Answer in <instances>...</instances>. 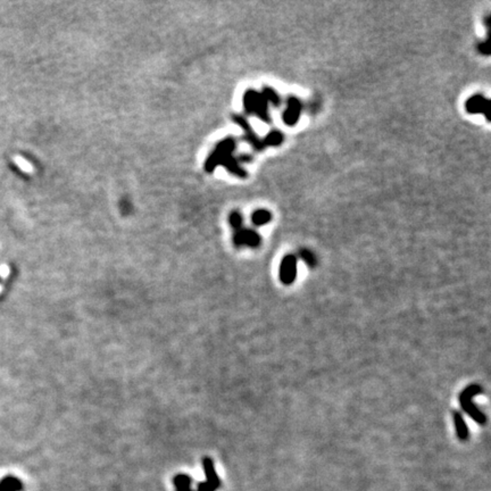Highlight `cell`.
Wrapping results in <instances>:
<instances>
[{
  "instance_id": "6da1fadb",
  "label": "cell",
  "mask_w": 491,
  "mask_h": 491,
  "mask_svg": "<svg viewBox=\"0 0 491 491\" xmlns=\"http://www.w3.org/2000/svg\"><path fill=\"white\" fill-rule=\"evenodd\" d=\"M235 148V142L232 138L224 139L217 145L214 152L209 156V158L206 162V170L213 171L216 165H224L232 174L237 175L240 178L246 177V172L239 166L237 160L233 158L232 152Z\"/></svg>"
},
{
  "instance_id": "7a4b0ae2",
  "label": "cell",
  "mask_w": 491,
  "mask_h": 491,
  "mask_svg": "<svg viewBox=\"0 0 491 491\" xmlns=\"http://www.w3.org/2000/svg\"><path fill=\"white\" fill-rule=\"evenodd\" d=\"M482 389L479 384L468 385L467 388H465L462 392H460L459 403L460 406H462V410L465 412L471 418H473L475 422L479 423V424L483 425L486 424L487 422V416L479 410V407L473 402L474 397L480 395Z\"/></svg>"
},
{
  "instance_id": "3957f363",
  "label": "cell",
  "mask_w": 491,
  "mask_h": 491,
  "mask_svg": "<svg viewBox=\"0 0 491 491\" xmlns=\"http://www.w3.org/2000/svg\"><path fill=\"white\" fill-rule=\"evenodd\" d=\"M243 105L249 114L257 115L264 122H269L268 103L262 93L248 90L243 96Z\"/></svg>"
},
{
  "instance_id": "277c9868",
  "label": "cell",
  "mask_w": 491,
  "mask_h": 491,
  "mask_svg": "<svg viewBox=\"0 0 491 491\" xmlns=\"http://www.w3.org/2000/svg\"><path fill=\"white\" fill-rule=\"evenodd\" d=\"M202 466H204L206 480L204 482L198 483L197 489L192 491H216L221 487V480L216 474L214 462L209 457H205L202 459Z\"/></svg>"
},
{
  "instance_id": "5b68a950",
  "label": "cell",
  "mask_w": 491,
  "mask_h": 491,
  "mask_svg": "<svg viewBox=\"0 0 491 491\" xmlns=\"http://www.w3.org/2000/svg\"><path fill=\"white\" fill-rule=\"evenodd\" d=\"M233 243L235 247H249V248H258L262 243L261 235L252 228H243L234 231Z\"/></svg>"
},
{
  "instance_id": "8992f818",
  "label": "cell",
  "mask_w": 491,
  "mask_h": 491,
  "mask_svg": "<svg viewBox=\"0 0 491 491\" xmlns=\"http://www.w3.org/2000/svg\"><path fill=\"white\" fill-rule=\"evenodd\" d=\"M280 280L286 286H290L297 277V257L295 255H287L280 264Z\"/></svg>"
},
{
  "instance_id": "52a82bcc",
  "label": "cell",
  "mask_w": 491,
  "mask_h": 491,
  "mask_svg": "<svg viewBox=\"0 0 491 491\" xmlns=\"http://www.w3.org/2000/svg\"><path fill=\"white\" fill-rule=\"evenodd\" d=\"M466 111L471 114H485L486 118L490 119L489 111H490V101L485 98L481 95H475L470 97L466 101Z\"/></svg>"
},
{
  "instance_id": "ba28073f",
  "label": "cell",
  "mask_w": 491,
  "mask_h": 491,
  "mask_svg": "<svg viewBox=\"0 0 491 491\" xmlns=\"http://www.w3.org/2000/svg\"><path fill=\"white\" fill-rule=\"evenodd\" d=\"M302 114V104L296 97H290L287 101V108L283 112V122L287 125H295Z\"/></svg>"
},
{
  "instance_id": "9c48e42d",
  "label": "cell",
  "mask_w": 491,
  "mask_h": 491,
  "mask_svg": "<svg viewBox=\"0 0 491 491\" xmlns=\"http://www.w3.org/2000/svg\"><path fill=\"white\" fill-rule=\"evenodd\" d=\"M234 121L237 122L240 126H242V129L245 130L247 140H248L250 144L253 145L254 148L258 149V151H262V149L265 147L263 141H262L261 139L256 136V133H255L253 131L252 126L249 125V123L247 122L245 118L241 117V116H234Z\"/></svg>"
},
{
  "instance_id": "30bf717a",
  "label": "cell",
  "mask_w": 491,
  "mask_h": 491,
  "mask_svg": "<svg viewBox=\"0 0 491 491\" xmlns=\"http://www.w3.org/2000/svg\"><path fill=\"white\" fill-rule=\"evenodd\" d=\"M453 423H455V426H456L457 437H458L460 440H467L468 429H467L466 422L464 421L463 415L460 414L459 412H453Z\"/></svg>"
},
{
  "instance_id": "8fae6325",
  "label": "cell",
  "mask_w": 491,
  "mask_h": 491,
  "mask_svg": "<svg viewBox=\"0 0 491 491\" xmlns=\"http://www.w3.org/2000/svg\"><path fill=\"white\" fill-rule=\"evenodd\" d=\"M175 491H192V479L188 474H178L173 479Z\"/></svg>"
},
{
  "instance_id": "7c38bea8",
  "label": "cell",
  "mask_w": 491,
  "mask_h": 491,
  "mask_svg": "<svg viewBox=\"0 0 491 491\" xmlns=\"http://www.w3.org/2000/svg\"><path fill=\"white\" fill-rule=\"evenodd\" d=\"M271 220L272 214L266 209H258V211H255L252 215V222L256 227L265 226V224L271 222Z\"/></svg>"
},
{
  "instance_id": "4fadbf2b",
  "label": "cell",
  "mask_w": 491,
  "mask_h": 491,
  "mask_svg": "<svg viewBox=\"0 0 491 491\" xmlns=\"http://www.w3.org/2000/svg\"><path fill=\"white\" fill-rule=\"evenodd\" d=\"M22 483L15 478H6L0 481V491H20Z\"/></svg>"
},
{
  "instance_id": "5bb4252c",
  "label": "cell",
  "mask_w": 491,
  "mask_h": 491,
  "mask_svg": "<svg viewBox=\"0 0 491 491\" xmlns=\"http://www.w3.org/2000/svg\"><path fill=\"white\" fill-rule=\"evenodd\" d=\"M284 140L283 133H281L280 131H272L269 132L266 138L264 139L263 144L264 146H272V147H277L282 144Z\"/></svg>"
},
{
  "instance_id": "9a60e30c",
  "label": "cell",
  "mask_w": 491,
  "mask_h": 491,
  "mask_svg": "<svg viewBox=\"0 0 491 491\" xmlns=\"http://www.w3.org/2000/svg\"><path fill=\"white\" fill-rule=\"evenodd\" d=\"M299 256H301L302 260L305 262L306 265L309 266V267H315V266H316L317 258L314 255V253L310 252L309 249H305V248L302 249L301 252H299Z\"/></svg>"
},
{
  "instance_id": "2e32d148",
  "label": "cell",
  "mask_w": 491,
  "mask_h": 491,
  "mask_svg": "<svg viewBox=\"0 0 491 491\" xmlns=\"http://www.w3.org/2000/svg\"><path fill=\"white\" fill-rule=\"evenodd\" d=\"M262 95H263V97L266 99L267 103H271V104L274 105V106H279V105L281 104L280 96L277 95V92L275 91L274 89L265 88L263 90V93H262Z\"/></svg>"
},
{
  "instance_id": "e0dca14e",
  "label": "cell",
  "mask_w": 491,
  "mask_h": 491,
  "mask_svg": "<svg viewBox=\"0 0 491 491\" xmlns=\"http://www.w3.org/2000/svg\"><path fill=\"white\" fill-rule=\"evenodd\" d=\"M242 222H243V220H242V216H241V214H240V213L233 212L230 215V224H231V227H233L234 231L239 230V228L242 227Z\"/></svg>"
},
{
  "instance_id": "ac0fdd59",
  "label": "cell",
  "mask_w": 491,
  "mask_h": 491,
  "mask_svg": "<svg viewBox=\"0 0 491 491\" xmlns=\"http://www.w3.org/2000/svg\"><path fill=\"white\" fill-rule=\"evenodd\" d=\"M478 49H479L480 52H481L482 55L489 56L490 55V44H489V41H485V42L479 43Z\"/></svg>"
}]
</instances>
